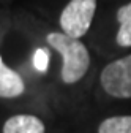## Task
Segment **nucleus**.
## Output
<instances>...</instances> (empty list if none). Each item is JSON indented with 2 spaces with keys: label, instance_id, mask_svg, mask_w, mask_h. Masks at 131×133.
I'll return each instance as SVG.
<instances>
[{
  "label": "nucleus",
  "instance_id": "f257e3e1",
  "mask_svg": "<svg viewBox=\"0 0 131 133\" xmlns=\"http://www.w3.org/2000/svg\"><path fill=\"white\" fill-rule=\"evenodd\" d=\"M46 41L62 56V81L65 84H74L84 78L90 65V56L79 38L52 32L47 35Z\"/></svg>",
  "mask_w": 131,
  "mask_h": 133
},
{
  "label": "nucleus",
  "instance_id": "f03ea898",
  "mask_svg": "<svg viewBox=\"0 0 131 133\" xmlns=\"http://www.w3.org/2000/svg\"><path fill=\"white\" fill-rule=\"evenodd\" d=\"M96 0H71L60 14V27L63 33L73 38L84 37L93 21Z\"/></svg>",
  "mask_w": 131,
  "mask_h": 133
},
{
  "label": "nucleus",
  "instance_id": "7ed1b4c3",
  "mask_svg": "<svg viewBox=\"0 0 131 133\" xmlns=\"http://www.w3.org/2000/svg\"><path fill=\"white\" fill-rule=\"evenodd\" d=\"M101 86L115 98H131V54L114 60L101 71Z\"/></svg>",
  "mask_w": 131,
  "mask_h": 133
},
{
  "label": "nucleus",
  "instance_id": "20e7f679",
  "mask_svg": "<svg viewBox=\"0 0 131 133\" xmlns=\"http://www.w3.org/2000/svg\"><path fill=\"white\" fill-rule=\"evenodd\" d=\"M25 86L22 78L14 70L8 68L0 57V97L3 98H14L24 92Z\"/></svg>",
  "mask_w": 131,
  "mask_h": 133
},
{
  "label": "nucleus",
  "instance_id": "39448f33",
  "mask_svg": "<svg viewBox=\"0 0 131 133\" xmlns=\"http://www.w3.org/2000/svg\"><path fill=\"white\" fill-rule=\"evenodd\" d=\"M3 133H44V124L37 116L18 114L5 122Z\"/></svg>",
  "mask_w": 131,
  "mask_h": 133
},
{
  "label": "nucleus",
  "instance_id": "423d86ee",
  "mask_svg": "<svg viewBox=\"0 0 131 133\" xmlns=\"http://www.w3.org/2000/svg\"><path fill=\"white\" fill-rule=\"evenodd\" d=\"M117 21L120 24V29L117 32L115 41L122 48H129L131 46V2L117 10Z\"/></svg>",
  "mask_w": 131,
  "mask_h": 133
},
{
  "label": "nucleus",
  "instance_id": "0eeeda50",
  "mask_svg": "<svg viewBox=\"0 0 131 133\" xmlns=\"http://www.w3.org/2000/svg\"><path fill=\"white\" fill-rule=\"evenodd\" d=\"M98 133H131V116H114L104 119Z\"/></svg>",
  "mask_w": 131,
  "mask_h": 133
},
{
  "label": "nucleus",
  "instance_id": "6e6552de",
  "mask_svg": "<svg viewBox=\"0 0 131 133\" xmlns=\"http://www.w3.org/2000/svg\"><path fill=\"white\" fill-rule=\"evenodd\" d=\"M47 65H49V54L46 49L40 48L35 51L33 54V66L40 71V73H44L47 70Z\"/></svg>",
  "mask_w": 131,
  "mask_h": 133
}]
</instances>
